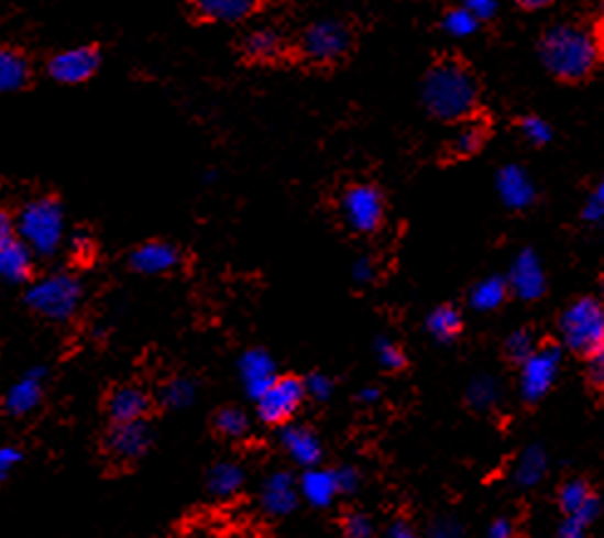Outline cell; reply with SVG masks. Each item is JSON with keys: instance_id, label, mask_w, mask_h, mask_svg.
<instances>
[{"instance_id": "cell-51", "label": "cell", "mask_w": 604, "mask_h": 538, "mask_svg": "<svg viewBox=\"0 0 604 538\" xmlns=\"http://www.w3.org/2000/svg\"><path fill=\"white\" fill-rule=\"evenodd\" d=\"M356 398H359V404H366V406H371V404H376V400L381 398V392H378L376 386H364L362 392L356 394Z\"/></svg>"}, {"instance_id": "cell-24", "label": "cell", "mask_w": 604, "mask_h": 538, "mask_svg": "<svg viewBox=\"0 0 604 538\" xmlns=\"http://www.w3.org/2000/svg\"><path fill=\"white\" fill-rule=\"evenodd\" d=\"M33 65L18 47H0V94H15L30 87Z\"/></svg>"}, {"instance_id": "cell-35", "label": "cell", "mask_w": 604, "mask_h": 538, "mask_svg": "<svg viewBox=\"0 0 604 538\" xmlns=\"http://www.w3.org/2000/svg\"><path fill=\"white\" fill-rule=\"evenodd\" d=\"M536 350H538V342L531 330H514L504 342V354L508 356V362H514L518 366H521Z\"/></svg>"}, {"instance_id": "cell-23", "label": "cell", "mask_w": 604, "mask_h": 538, "mask_svg": "<svg viewBox=\"0 0 604 538\" xmlns=\"http://www.w3.org/2000/svg\"><path fill=\"white\" fill-rule=\"evenodd\" d=\"M35 253L23 239L15 237L13 241L0 246V281L13 283V286H23V283H33L35 276Z\"/></svg>"}, {"instance_id": "cell-40", "label": "cell", "mask_w": 604, "mask_h": 538, "mask_svg": "<svg viewBox=\"0 0 604 538\" xmlns=\"http://www.w3.org/2000/svg\"><path fill=\"white\" fill-rule=\"evenodd\" d=\"M305 392H307V398L325 404V400H330L334 394V382L322 372H312L305 376Z\"/></svg>"}, {"instance_id": "cell-4", "label": "cell", "mask_w": 604, "mask_h": 538, "mask_svg": "<svg viewBox=\"0 0 604 538\" xmlns=\"http://www.w3.org/2000/svg\"><path fill=\"white\" fill-rule=\"evenodd\" d=\"M354 50V28L337 18H325L317 23L307 25L300 35L295 55H298L305 65L332 69L339 67Z\"/></svg>"}, {"instance_id": "cell-54", "label": "cell", "mask_w": 604, "mask_h": 538, "mask_svg": "<svg viewBox=\"0 0 604 538\" xmlns=\"http://www.w3.org/2000/svg\"><path fill=\"white\" fill-rule=\"evenodd\" d=\"M602 295H604V278H602ZM604 300V298H602Z\"/></svg>"}, {"instance_id": "cell-45", "label": "cell", "mask_w": 604, "mask_h": 538, "mask_svg": "<svg viewBox=\"0 0 604 538\" xmlns=\"http://www.w3.org/2000/svg\"><path fill=\"white\" fill-rule=\"evenodd\" d=\"M69 249L81 263L89 261L94 256V251H97V246H94V239L87 234V231H77V234L69 239Z\"/></svg>"}, {"instance_id": "cell-42", "label": "cell", "mask_w": 604, "mask_h": 538, "mask_svg": "<svg viewBox=\"0 0 604 538\" xmlns=\"http://www.w3.org/2000/svg\"><path fill=\"white\" fill-rule=\"evenodd\" d=\"M20 462H23V450L18 446H10V442L0 446V484H6L10 480V474L15 472Z\"/></svg>"}, {"instance_id": "cell-47", "label": "cell", "mask_w": 604, "mask_h": 538, "mask_svg": "<svg viewBox=\"0 0 604 538\" xmlns=\"http://www.w3.org/2000/svg\"><path fill=\"white\" fill-rule=\"evenodd\" d=\"M18 237V224H15V215L8 212L6 207H0V246L8 244Z\"/></svg>"}, {"instance_id": "cell-18", "label": "cell", "mask_w": 604, "mask_h": 538, "mask_svg": "<svg viewBox=\"0 0 604 538\" xmlns=\"http://www.w3.org/2000/svg\"><path fill=\"white\" fill-rule=\"evenodd\" d=\"M45 366H30L28 372L8 388V394L3 398L6 414L13 418H25L33 414V410H37L42 404V394H45Z\"/></svg>"}, {"instance_id": "cell-41", "label": "cell", "mask_w": 604, "mask_h": 538, "mask_svg": "<svg viewBox=\"0 0 604 538\" xmlns=\"http://www.w3.org/2000/svg\"><path fill=\"white\" fill-rule=\"evenodd\" d=\"M585 374H587V384L592 392L604 396V350L590 354L585 359Z\"/></svg>"}, {"instance_id": "cell-1", "label": "cell", "mask_w": 604, "mask_h": 538, "mask_svg": "<svg viewBox=\"0 0 604 538\" xmlns=\"http://www.w3.org/2000/svg\"><path fill=\"white\" fill-rule=\"evenodd\" d=\"M426 111L442 123H460L480 111L482 89L472 65L460 55H440L420 84Z\"/></svg>"}, {"instance_id": "cell-28", "label": "cell", "mask_w": 604, "mask_h": 538, "mask_svg": "<svg viewBox=\"0 0 604 538\" xmlns=\"http://www.w3.org/2000/svg\"><path fill=\"white\" fill-rule=\"evenodd\" d=\"M426 330L430 332L432 340L450 344L458 340L464 330L462 312L454 308V305H438V308L428 315Z\"/></svg>"}, {"instance_id": "cell-34", "label": "cell", "mask_w": 604, "mask_h": 538, "mask_svg": "<svg viewBox=\"0 0 604 538\" xmlns=\"http://www.w3.org/2000/svg\"><path fill=\"white\" fill-rule=\"evenodd\" d=\"M440 25L450 37H460L462 40V37H472L476 30H480L482 23L470 13V10H464L462 6H458V8L444 10Z\"/></svg>"}, {"instance_id": "cell-25", "label": "cell", "mask_w": 604, "mask_h": 538, "mask_svg": "<svg viewBox=\"0 0 604 538\" xmlns=\"http://www.w3.org/2000/svg\"><path fill=\"white\" fill-rule=\"evenodd\" d=\"M300 494L307 504L317 506V509H327L332 506L339 492V482L334 470H325V468H310L303 472L300 477Z\"/></svg>"}, {"instance_id": "cell-27", "label": "cell", "mask_w": 604, "mask_h": 538, "mask_svg": "<svg viewBox=\"0 0 604 538\" xmlns=\"http://www.w3.org/2000/svg\"><path fill=\"white\" fill-rule=\"evenodd\" d=\"M246 482V472L237 462H217L207 474V490L215 494L217 499H229L243 487Z\"/></svg>"}, {"instance_id": "cell-32", "label": "cell", "mask_w": 604, "mask_h": 538, "mask_svg": "<svg viewBox=\"0 0 604 538\" xmlns=\"http://www.w3.org/2000/svg\"><path fill=\"white\" fill-rule=\"evenodd\" d=\"M197 400V386L193 378L175 376L163 384L161 388V404L167 410H183L189 408Z\"/></svg>"}, {"instance_id": "cell-29", "label": "cell", "mask_w": 604, "mask_h": 538, "mask_svg": "<svg viewBox=\"0 0 604 538\" xmlns=\"http://www.w3.org/2000/svg\"><path fill=\"white\" fill-rule=\"evenodd\" d=\"M514 131L518 133V139H521L528 145H534V147H546L550 141H553V135H556L553 123L546 121L543 116H538V113L516 116Z\"/></svg>"}, {"instance_id": "cell-19", "label": "cell", "mask_w": 604, "mask_h": 538, "mask_svg": "<svg viewBox=\"0 0 604 538\" xmlns=\"http://www.w3.org/2000/svg\"><path fill=\"white\" fill-rule=\"evenodd\" d=\"M187 8L199 23L239 25L259 13L261 0H187Z\"/></svg>"}, {"instance_id": "cell-36", "label": "cell", "mask_w": 604, "mask_h": 538, "mask_svg": "<svg viewBox=\"0 0 604 538\" xmlns=\"http://www.w3.org/2000/svg\"><path fill=\"white\" fill-rule=\"evenodd\" d=\"M376 359L384 372L388 374H398L408 366V356L400 350V344H396L388 337H378L376 340Z\"/></svg>"}, {"instance_id": "cell-53", "label": "cell", "mask_w": 604, "mask_h": 538, "mask_svg": "<svg viewBox=\"0 0 604 538\" xmlns=\"http://www.w3.org/2000/svg\"><path fill=\"white\" fill-rule=\"evenodd\" d=\"M516 3H518V8L531 10V13H534V10H543L548 6H553L556 0H516Z\"/></svg>"}, {"instance_id": "cell-15", "label": "cell", "mask_w": 604, "mask_h": 538, "mask_svg": "<svg viewBox=\"0 0 604 538\" xmlns=\"http://www.w3.org/2000/svg\"><path fill=\"white\" fill-rule=\"evenodd\" d=\"M239 52L249 65H278L295 50L275 28H256L241 37Z\"/></svg>"}, {"instance_id": "cell-17", "label": "cell", "mask_w": 604, "mask_h": 538, "mask_svg": "<svg viewBox=\"0 0 604 538\" xmlns=\"http://www.w3.org/2000/svg\"><path fill=\"white\" fill-rule=\"evenodd\" d=\"M153 408V396L138 384H121L106 396V416L111 424H135L145 420Z\"/></svg>"}, {"instance_id": "cell-31", "label": "cell", "mask_w": 604, "mask_h": 538, "mask_svg": "<svg viewBox=\"0 0 604 538\" xmlns=\"http://www.w3.org/2000/svg\"><path fill=\"white\" fill-rule=\"evenodd\" d=\"M548 470V458H546V450L543 448H528L521 460H518V465L514 470V480L518 487H534V484L540 482V477H543Z\"/></svg>"}, {"instance_id": "cell-43", "label": "cell", "mask_w": 604, "mask_h": 538, "mask_svg": "<svg viewBox=\"0 0 604 538\" xmlns=\"http://www.w3.org/2000/svg\"><path fill=\"white\" fill-rule=\"evenodd\" d=\"M460 6L470 10L480 23H492L496 13H499V0H460Z\"/></svg>"}, {"instance_id": "cell-5", "label": "cell", "mask_w": 604, "mask_h": 538, "mask_svg": "<svg viewBox=\"0 0 604 538\" xmlns=\"http://www.w3.org/2000/svg\"><path fill=\"white\" fill-rule=\"evenodd\" d=\"M81 298V281L67 271L47 273V276L30 283L25 290L28 308L50 322H69L79 312Z\"/></svg>"}, {"instance_id": "cell-8", "label": "cell", "mask_w": 604, "mask_h": 538, "mask_svg": "<svg viewBox=\"0 0 604 538\" xmlns=\"http://www.w3.org/2000/svg\"><path fill=\"white\" fill-rule=\"evenodd\" d=\"M305 398H307L305 378L293 376V374H281L278 382H275L268 392L256 400V416L261 424H266L271 428H283L298 416Z\"/></svg>"}, {"instance_id": "cell-11", "label": "cell", "mask_w": 604, "mask_h": 538, "mask_svg": "<svg viewBox=\"0 0 604 538\" xmlns=\"http://www.w3.org/2000/svg\"><path fill=\"white\" fill-rule=\"evenodd\" d=\"M153 428L147 420H135V424H111L109 432H106L103 448L109 452V458L116 462H135L145 458L153 448Z\"/></svg>"}, {"instance_id": "cell-33", "label": "cell", "mask_w": 604, "mask_h": 538, "mask_svg": "<svg viewBox=\"0 0 604 538\" xmlns=\"http://www.w3.org/2000/svg\"><path fill=\"white\" fill-rule=\"evenodd\" d=\"M595 494H592L590 484L585 480H570L558 490V506L565 516L578 514Z\"/></svg>"}, {"instance_id": "cell-38", "label": "cell", "mask_w": 604, "mask_h": 538, "mask_svg": "<svg viewBox=\"0 0 604 538\" xmlns=\"http://www.w3.org/2000/svg\"><path fill=\"white\" fill-rule=\"evenodd\" d=\"M344 538H376L374 521L364 512H349L342 519Z\"/></svg>"}, {"instance_id": "cell-30", "label": "cell", "mask_w": 604, "mask_h": 538, "mask_svg": "<svg viewBox=\"0 0 604 538\" xmlns=\"http://www.w3.org/2000/svg\"><path fill=\"white\" fill-rule=\"evenodd\" d=\"M211 426H215L221 438L243 440L251 432V418L246 410H241L237 406H224L217 410L215 418H211Z\"/></svg>"}, {"instance_id": "cell-46", "label": "cell", "mask_w": 604, "mask_h": 538, "mask_svg": "<svg viewBox=\"0 0 604 538\" xmlns=\"http://www.w3.org/2000/svg\"><path fill=\"white\" fill-rule=\"evenodd\" d=\"M587 526H590V524H587V521H582L580 516L570 514V516H565L563 521H560V526H558V538H585Z\"/></svg>"}, {"instance_id": "cell-37", "label": "cell", "mask_w": 604, "mask_h": 538, "mask_svg": "<svg viewBox=\"0 0 604 538\" xmlns=\"http://www.w3.org/2000/svg\"><path fill=\"white\" fill-rule=\"evenodd\" d=\"M468 398L474 408H492L499 400V386L494 378H476L470 386Z\"/></svg>"}, {"instance_id": "cell-3", "label": "cell", "mask_w": 604, "mask_h": 538, "mask_svg": "<svg viewBox=\"0 0 604 538\" xmlns=\"http://www.w3.org/2000/svg\"><path fill=\"white\" fill-rule=\"evenodd\" d=\"M65 205L57 195L33 197L15 215L18 237L33 249L35 256L50 259L65 241Z\"/></svg>"}, {"instance_id": "cell-21", "label": "cell", "mask_w": 604, "mask_h": 538, "mask_svg": "<svg viewBox=\"0 0 604 538\" xmlns=\"http://www.w3.org/2000/svg\"><path fill=\"white\" fill-rule=\"evenodd\" d=\"M298 502H300L298 480H295L290 472L278 470L268 474L261 490L263 512L271 516H288L298 509Z\"/></svg>"}, {"instance_id": "cell-44", "label": "cell", "mask_w": 604, "mask_h": 538, "mask_svg": "<svg viewBox=\"0 0 604 538\" xmlns=\"http://www.w3.org/2000/svg\"><path fill=\"white\" fill-rule=\"evenodd\" d=\"M337 482H339V492L342 494H352L359 490V484H362V474H359L356 468L352 465H342L334 470Z\"/></svg>"}, {"instance_id": "cell-7", "label": "cell", "mask_w": 604, "mask_h": 538, "mask_svg": "<svg viewBox=\"0 0 604 538\" xmlns=\"http://www.w3.org/2000/svg\"><path fill=\"white\" fill-rule=\"evenodd\" d=\"M558 330L568 350L580 356L587 359L604 350V300L585 295L570 303L560 315Z\"/></svg>"}, {"instance_id": "cell-20", "label": "cell", "mask_w": 604, "mask_h": 538, "mask_svg": "<svg viewBox=\"0 0 604 538\" xmlns=\"http://www.w3.org/2000/svg\"><path fill=\"white\" fill-rule=\"evenodd\" d=\"M508 288L521 300H538L546 293V273L543 263H540L538 253L534 249H524L514 259L512 268H508Z\"/></svg>"}, {"instance_id": "cell-26", "label": "cell", "mask_w": 604, "mask_h": 538, "mask_svg": "<svg viewBox=\"0 0 604 538\" xmlns=\"http://www.w3.org/2000/svg\"><path fill=\"white\" fill-rule=\"evenodd\" d=\"M512 295L506 276H486L470 290V308L476 312L499 310L504 300Z\"/></svg>"}, {"instance_id": "cell-13", "label": "cell", "mask_w": 604, "mask_h": 538, "mask_svg": "<svg viewBox=\"0 0 604 538\" xmlns=\"http://www.w3.org/2000/svg\"><path fill=\"white\" fill-rule=\"evenodd\" d=\"M492 139V121L490 116L476 111L470 119L454 123L450 141L444 143V161L448 163H464L472 161L474 155L482 153V147Z\"/></svg>"}, {"instance_id": "cell-50", "label": "cell", "mask_w": 604, "mask_h": 538, "mask_svg": "<svg viewBox=\"0 0 604 538\" xmlns=\"http://www.w3.org/2000/svg\"><path fill=\"white\" fill-rule=\"evenodd\" d=\"M432 538H462V531L454 521H440L436 529H432Z\"/></svg>"}, {"instance_id": "cell-9", "label": "cell", "mask_w": 604, "mask_h": 538, "mask_svg": "<svg viewBox=\"0 0 604 538\" xmlns=\"http://www.w3.org/2000/svg\"><path fill=\"white\" fill-rule=\"evenodd\" d=\"M563 350L558 344H538V350L526 359L518 372V394L526 404H538L553 388L560 369Z\"/></svg>"}, {"instance_id": "cell-39", "label": "cell", "mask_w": 604, "mask_h": 538, "mask_svg": "<svg viewBox=\"0 0 604 538\" xmlns=\"http://www.w3.org/2000/svg\"><path fill=\"white\" fill-rule=\"evenodd\" d=\"M580 219L585 221V224H600V221H604V175L597 179L595 189H592L590 197L585 199Z\"/></svg>"}, {"instance_id": "cell-16", "label": "cell", "mask_w": 604, "mask_h": 538, "mask_svg": "<svg viewBox=\"0 0 604 538\" xmlns=\"http://www.w3.org/2000/svg\"><path fill=\"white\" fill-rule=\"evenodd\" d=\"M496 195H499L502 205L508 209V212H526L536 205L538 189L536 183L531 179L521 165H504L496 173Z\"/></svg>"}, {"instance_id": "cell-2", "label": "cell", "mask_w": 604, "mask_h": 538, "mask_svg": "<svg viewBox=\"0 0 604 538\" xmlns=\"http://www.w3.org/2000/svg\"><path fill=\"white\" fill-rule=\"evenodd\" d=\"M538 57L550 77L563 84H582L595 74L597 42L580 25H553L538 40Z\"/></svg>"}, {"instance_id": "cell-6", "label": "cell", "mask_w": 604, "mask_h": 538, "mask_svg": "<svg viewBox=\"0 0 604 538\" xmlns=\"http://www.w3.org/2000/svg\"><path fill=\"white\" fill-rule=\"evenodd\" d=\"M337 212L342 224L356 237H374L386 224L388 202L376 183L356 179L342 187L337 197Z\"/></svg>"}, {"instance_id": "cell-10", "label": "cell", "mask_w": 604, "mask_h": 538, "mask_svg": "<svg viewBox=\"0 0 604 538\" xmlns=\"http://www.w3.org/2000/svg\"><path fill=\"white\" fill-rule=\"evenodd\" d=\"M101 69V52L97 45H77L55 52L47 59V74L62 87H79L97 77Z\"/></svg>"}, {"instance_id": "cell-49", "label": "cell", "mask_w": 604, "mask_h": 538, "mask_svg": "<svg viewBox=\"0 0 604 538\" xmlns=\"http://www.w3.org/2000/svg\"><path fill=\"white\" fill-rule=\"evenodd\" d=\"M486 538H516V529L514 524L504 519V516H499V519H494L490 531H486Z\"/></svg>"}, {"instance_id": "cell-12", "label": "cell", "mask_w": 604, "mask_h": 538, "mask_svg": "<svg viewBox=\"0 0 604 538\" xmlns=\"http://www.w3.org/2000/svg\"><path fill=\"white\" fill-rule=\"evenodd\" d=\"M183 249L167 239H147L129 253V268L141 276H167L183 266Z\"/></svg>"}, {"instance_id": "cell-52", "label": "cell", "mask_w": 604, "mask_h": 538, "mask_svg": "<svg viewBox=\"0 0 604 538\" xmlns=\"http://www.w3.org/2000/svg\"><path fill=\"white\" fill-rule=\"evenodd\" d=\"M388 538H418L416 534H413V529L408 524H403V521H396L394 526H391V531H388Z\"/></svg>"}, {"instance_id": "cell-22", "label": "cell", "mask_w": 604, "mask_h": 538, "mask_svg": "<svg viewBox=\"0 0 604 538\" xmlns=\"http://www.w3.org/2000/svg\"><path fill=\"white\" fill-rule=\"evenodd\" d=\"M281 446L288 452L293 462H298L300 468H320L322 462V442L315 436V430L298 424H288L281 428Z\"/></svg>"}, {"instance_id": "cell-48", "label": "cell", "mask_w": 604, "mask_h": 538, "mask_svg": "<svg viewBox=\"0 0 604 538\" xmlns=\"http://www.w3.org/2000/svg\"><path fill=\"white\" fill-rule=\"evenodd\" d=\"M352 276L356 283H362V286L364 283H371L376 278V263L371 259H359L352 268Z\"/></svg>"}, {"instance_id": "cell-14", "label": "cell", "mask_w": 604, "mask_h": 538, "mask_svg": "<svg viewBox=\"0 0 604 538\" xmlns=\"http://www.w3.org/2000/svg\"><path fill=\"white\" fill-rule=\"evenodd\" d=\"M239 376L246 396L251 400H259L275 382H278L281 372L271 352L261 350V347H251V350L243 352L239 359Z\"/></svg>"}, {"instance_id": "cell-55", "label": "cell", "mask_w": 604, "mask_h": 538, "mask_svg": "<svg viewBox=\"0 0 604 538\" xmlns=\"http://www.w3.org/2000/svg\"><path fill=\"white\" fill-rule=\"evenodd\" d=\"M600 8H602V15H604V0H602V6H600Z\"/></svg>"}]
</instances>
